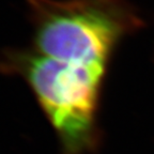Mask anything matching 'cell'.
I'll use <instances>...</instances> for the list:
<instances>
[{"label":"cell","mask_w":154,"mask_h":154,"mask_svg":"<svg viewBox=\"0 0 154 154\" xmlns=\"http://www.w3.org/2000/svg\"><path fill=\"white\" fill-rule=\"evenodd\" d=\"M35 51L105 72L113 47L142 26L126 0H27Z\"/></svg>","instance_id":"6da1fadb"},{"label":"cell","mask_w":154,"mask_h":154,"mask_svg":"<svg viewBox=\"0 0 154 154\" xmlns=\"http://www.w3.org/2000/svg\"><path fill=\"white\" fill-rule=\"evenodd\" d=\"M5 62V67L16 71L30 85L67 154L91 147L105 72L56 60L36 51L13 53Z\"/></svg>","instance_id":"7a4b0ae2"}]
</instances>
